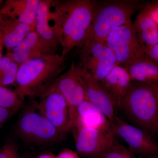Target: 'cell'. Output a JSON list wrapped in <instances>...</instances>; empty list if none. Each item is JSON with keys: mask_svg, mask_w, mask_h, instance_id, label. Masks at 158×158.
I'll return each instance as SVG.
<instances>
[{"mask_svg": "<svg viewBox=\"0 0 158 158\" xmlns=\"http://www.w3.org/2000/svg\"><path fill=\"white\" fill-rule=\"evenodd\" d=\"M123 67L127 71L132 81L158 87V64L148 57Z\"/></svg>", "mask_w": 158, "mask_h": 158, "instance_id": "19", "label": "cell"}, {"mask_svg": "<svg viewBox=\"0 0 158 158\" xmlns=\"http://www.w3.org/2000/svg\"><path fill=\"white\" fill-rule=\"evenodd\" d=\"M99 82L119 109L132 81L124 67L116 65Z\"/></svg>", "mask_w": 158, "mask_h": 158, "instance_id": "14", "label": "cell"}, {"mask_svg": "<svg viewBox=\"0 0 158 158\" xmlns=\"http://www.w3.org/2000/svg\"><path fill=\"white\" fill-rule=\"evenodd\" d=\"M144 3L139 0H94L93 18L85 40L106 42L111 32L131 21L133 15Z\"/></svg>", "mask_w": 158, "mask_h": 158, "instance_id": "4", "label": "cell"}, {"mask_svg": "<svg viewBox=\"0 0 158 158\" xmlns=\"http://www.w3.org/2000/svg\"><path fill=\"white\" fill-rule=\"evenodd\" d=\"M133 24L138 41L144 50L158 43V26L147 13L141 9Z\"/></svg>", "mask_w": 158, "mask_h": 158, "instance_id": "18", "label": "cell"}, {"mask_svg": "<svg viewBox=\"0 0 158 158\" xmlns=\"http://www.w3.org/2000/svg\"><path fill=\"white\" fill-rule=\"evenodd\" d=\"M19 66L11 54L2 57L0 62V86L6 87L15 83Z\"/></svg>", "mask_w": 158, "mask_h": 158, "instance_id": "21", "label": "cell"}, {"mask_svg": "<svg viewBox=\"0 0 158 158\" xmlns=\"http://www.w3.org/2000/svg\"><path fill=\"white\" fill-rule=\"evenodd\" d=\"M40 0H14L6 2L1 14L9 15L34 28Z\"/></svg>", "mask_w": 158, "mask_h": 158, "instance_id": "17", "label": "cell"}, {"mask_svg": "<svg viewBox=\"0 0 158 158\" xmlns=\"http://www.w3.org/2000/svg\"><path fill=\"white\" fill-rule=\"evenodd\" d=\"M37 158H56V156L50 153H44L40 155Z\"/></svg>", "mask_w": 158, "mask_h": 158, "instance_id": "29", "label": "cell"}, {"mask_svg": "<svg viewBox=\"0 0 158 158\" xmlns=\"http://www.w3.org/2000/svg\"><path fill=\"white\" fill-rule=\"evenodd\" d=\"M50 1L40 0L36 12L34 30L43 39L56 47L59 42L50 23Z\"/></svg>", "mask_w": 158, "mask_h": 158, "instance_id": "20", "label": "cell"}, {"mask_svg": "<svg viewBox=\"0 0 158 158\" xmlns=\"http://www.w3.org/2000/svg\"><path fill=\"white\" fill-rule=\"evenodd\" d=\"M115 55L118 65H131L148 57L140 45L132 21L111 32L106 41Z\"/></svg>", "mask_w": 158, "mask_h": 158, "instance_id": "5", "label": "cell"}, {"mask_svg": "<svg viewBox=\"0 0 158 158\" xmlns=\"http://www.w3.org/2000/svg\"><path fill=\"white\" fill-rule=\"evenodd\" d=\"M102 158H136L135 155L127 148L116 142V140L111 148Z\"/></svg>", "mask_w": 158, "mask_h": 158, "instance_id": "23", "label": "cell"}, {"mask_svg": "<svg viewBox=\"0 0 158 158\" xmlns=\"http://www.w3.org/2000/svg\"><path fill=\"white\" fill-rule=\"evenodd\" d=\"M94 0L50 1L49 22L66 59L87 38L93 18Z\"/></svg>", "mask_w": 158, "mask_h": 158, "instance_id": "1", "label": "cell"}, {"mask_svg": "<svg viewBox=\"0 0 158 158\" xmlns=\"http://www.w3.org/2000/svg\"><path fill=\"white\" fill-rule=\"evenodd\" d=\"M23 101L15 90L0 86V108L16 113L21 107Z\"/></svg>", "mask_w": 158, "mask_h": 158, "instance_id": "22", "label": "cell"}, {"mask_svg": "<svg viewBox=\"0 0 158 158\" xmlns=\"http://www.w3.org/2000/svg\"><path fill=\"white\" fill-rule=\"evenodd\" d=\"M0 158H21L17 146L11 140L7 141L0 148Z\"/></svg>", "mask_w": 158, "mask_h": 158, "instance_id": "24", "label": "cell"}, {"mask_svg": "<svg viewBox=\"0 0 158 158\" xmlns=\"http://www.w3.org/2000/svg\"><path fill=\"white\" fill-rule=\"evenodd\" d=\"M2 15L5 18L0 16V36L3 46L11 51L34 28L9 15Z\"/></svg>", "mask_w": 158, "mask_h": 158, "instance_id": "16", "label": "cell"}, {"mask_svg": "<svg viewBox=\"0 0 158 158\" xmlns=\"http://www.w3.org/2000/svg\"><path fill=\"white\" fill-rule=\"evenodd\" d=\"M144 51L150 59L158 64V43L145 49Z\"/></svg>", "mask_w": 158, "mask_h": 158, "instance_id": "26", "label": "cell"}, {"mask_svg": "<svg viewBox=\"0 0 158 158\" xmlns=\"http://www.w3.org/2000/svg\"><path fill=\"white\" fill-rule=\"evenodd\" d=\"M3 47L2 42V38L0 36V62H1V59L2 58V50Z\"/></svg>", "mask_w": 158, "mask_h": 158, "instance_id": "30", "label": "cell"}, {"mask_svg": "<svg viewBox=\"0 0 158 158\" xmlns=\"http://www.w3.org/2000/svg\"><path fill=\"white\" fill-rule=\"evenodd\" d=\"M56 158H81L77 152L70 149H65L61 152Z\"/></svg>", "mask_w": 158, "mask_h": 158, "instance_id": "28", "label": "cell"}, {"mask_svg": "<svg viewBox=\"0 0 158 158\" xmlns=\"http://www.w3.org/2000/svg\"><path fill=\"white\" fill-rule=\"evenodd\" d=\"M119 108L132 124L158 134V87L132 81Z\"/></svg>", "mask_w": 158, "mask_h": 158, "instance_id": "3", "label": "cell"}, {"mask_svg": "<svg viewBox=\"0 0 158 158\" xmlns=\"http://www.w3.org/2000/svg\"><path fill=\"white\" fill-rule=\"evenodd\" d=\"M81 61L77 65L88 72L98 81H101L116 65L113 51L106 42L85 40L81 46Z\"/></svg>", "mask_w": 158, "mask_h": 158, "instance_id": "7", "label": "cell"}, {"mask_svg": "<svg viewBox=\"0 0 158 158\" xmlns=\"http://www.w3.org/2000/svg\"><path fill=\"white\" fill-rule=\"evenodd\" d=\"M73 130L77 152L85 157L102 158L115 141L113 132L82 127Z\"/></svg>", "mask_w": 158, "mask_h": 158, "instance_id": "10", "label": "cell"}, {"mask_svg": "<svg viewBox=\"0 0 158 158\" xmlns=\"http://www.w3.org/2000/svg\"><path fill=\"white\" fill-rule=\"evenodd\" d=\"M2 2V1H0V3H1Z\"/></svg>", "mask_w": 158, "mask_h": 158, "instance_id": "32", "label": "cell"}, {"mask_svg": "<svg viewBox=\"0 0 158 158\" xmlns=\"http://www.w3.org/2000/svg\"><path fill=\"white\" fill-rule=\"evenodd\" d=\"M141 9L151 17L158 26V0L144 3Z\"/></svg>", "mask_w": 158, "mask_h": 158, "instance_id": "25", "label": "cell"}, {"mask_svg": "<svg viewBox=\"0 0 158 158\" xmlns=\"http://www.w3.org/2000/svg\"><path fill=\"white\" fill-rule=\"evenodd\" d=\"M79 127L113 132L112 123L106 116L86 99L78 107L76 121L73 129Z\"/></svg>", "mask_w": 158, "mask_h": 158, "instance_id": "15", "label": "cell"}, {"mask_svg": "<svg viewBox=\"0 0 158 158\" xmlns=\"http://www.w3.org/2000/svg\"><path fill=\"white\" fill-rule=\"evenodd\" d=\"M113 133L127 144L134 155L148 157L158 155V144L147 131L116 116L112 122Z\"/></svg>", "mask_w": 158, "mask_h": 158, "instance_id": "9", "label": "cell"}, {"mask_svg": "<svg viewBox=\"0 0 158 158\" xmlns=\"http://www.w3.org/2000/svg\"><path fill=\"white\" fill-rule=\"evenodd\" d=\"M15 113L13 111L0 108V127L7 120H9Z\"/></svg>", "mask_w": 158, "mask_h": 158, "instance_id": "27", "label": "cell"}, {"mask_svg": "<svg viewBox=\"0 0 158 158\" xmlns=\"http://www.w3.org/2000/svg\"><path fill=\"white\" fill-rule=\"evenodd\" d=\"M65 59L56 54L24 62L19 68L15 90L23 100L40 96L61 75Z\"/></svg>", "mask_w": 158, "mask_h": 158, "instance_id": "2", "label": "cell"}, {"mask_svg": "<svg viewBox=\"0 0 158 158\" xmlns=\"http://www.w3.org/2000/svg\"><path fill=\"white\" fill-rule=\"evenodd\" d=\"M51 90L59 91L66 100L73 129L76 121L78 107L86 99L84 82L77 65L72 63L68 70L61 75L44 93Z\"/></svg>", "mask_w": 158, "mask_h": 158, "instance_id": "8", "label": "cell"}, {"mask_svg": "<svg viewBox=\"0 0 158 158\" xmlns=\"http://www.w3.org/2000/svg\"><path fill=\"white\" fill-rule=\"evenodd\" d=\"M16 131L23 140L37 144L56 143L64 136L34 108L23 112L18 121Z\"/></svg>", "mask_w": 158, "mask_h": 158, "instance_id": "6", "label": "cell"}, {"mask_svg": "<svg viewBox=\"0 0 158 158\" xmlns=\"http://www.w3.org/2000/svg\"><path fill=\"white\" fill-rule=\"evenodd\" d=\"M56 47L43 39L35 30L30 32L11 53L19 65L31 59L56 54Z\"/></svg>", "mask_w": 158, "mask_h": 158, "instance_id": "12", "label": "cell"}, {"mask_svg": "<svg viewBox=\"0 0 158 158\" xmlns=\"http://www.w3.org/2000/svg\"><path fill=\"white\" fill-rule=\"evenodd\" d=\"M146 158H158V155H157L150 156L146 157Z\"/></svg>", "mask_w": 158, "mask_h": 158, "instance_id": "31", "label": "cell"}, {"mask_svg": "<svg viewBox=\"0 0 158 158\" xmlns=\"http://www.w3.org/2000/svg\"><path fill=\"white\" fill-rule=\"evenodd\" d=\"M37 112L48 120L62 135L72 130L69 110L63 95L56 90L46 91L40 96Z\"/></svg>", "mask_w": 158, "mask_h": 158, "instance_id": "11", "label": "cell"}, {"mask_svg": "<svg viewBox=\"0 0 158 158\" xmlns=\"http://www.w3.org/2000/svg\"><path fill=\"white\" fill-rule=\"evenodd\" d=\"M79 67L85 86L86 99L102 111L112 123L117 116L118 108L100 83L85 69Z\"/></svg>", "mask_w": 158, "mask_h": 158, "instance_id": "13", "label": "cell"}]
</instances>
